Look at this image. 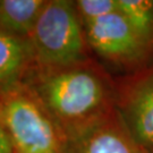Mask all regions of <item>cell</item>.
<instances>
[{
	"label": "cell",
	"mask_w": 153,
	"mask_h": 153,
	"mask_svg": "<svg viewBox=\"0 0 153 153\" xmlns=\"http://www.w3.org/2000/svg\"><path fill=\"white\" fill-rule=\"evenodd\" d=\"M0 120L14 153H67L64 131L23 84L1 95Z\"/></svg>",
	"instance_id": "cell-2"
},
{
	"label": "cell",
	"mask_w": 153,
	"mask_h": 153,
	"mask_svg": "<svg viewBox=\"0 0 153 153\" xmlns=\"http://www.w3.org/2000/svg\"><path fill=\"white\" fill-rule=\"evenodd\" d=\"M0 111H1V97H0Z\"/></svg>",
	"instance_id": "cell-12"
},
{
	"label": "cell",
	"mask_w": 153,
	"mask_h": 153,
	"mask_svg": "<svg viewBox=\"0 0 153 153\" xmlns=\"http://www.w3.org/2000/svg\"><path fill=\"white\" fill-rule=\"evenodd\" d=\"M74 4L82 23L91 22L119 11L118 0H77Z\"/></svg>",
	"instance_id": "cell-10"
},
{
	"label": "cell",
	"mask_w": 153,
	"mask_h": 153,
	"mask_svg": "<svg viewBox=\"0 0 153 153\" xmlns=\"http://www.w3.org/2000/svg\"><path fill=\"white\" fill-rule=\"evenodd\" d=\"M28 41L36 66L60 67L90 59L74 1L47 0Z\"/></svg>",
	"instance_id": "cell-3"
},
{
	"label": "cell",
	"mask_w": 153,
	"mask_h": 153,
	"mask_svg": "<svg viewBox=\"0 0 153 153\" xmlns=\"http://www.w3.org/2000/svg\"><path fill=\"white\" fill-rule=\"evenodd\" d=\"M119 11L153 50V1L118 0Z\"/></svg>",
	"instance_id": "cell-9"
},
{
	"label": "cell",
	"mask_w": 153,
	"mask_h": 153,
	"mask_svg": "<svg viewBox=\"0 0 153 153\" xmlns=\"http://www.w3.org/2000/svg\"><path fill=\"white\" fill-rule=\"evenodd\" d=\"M47 0H0V30L30 40Z\"/></svg>",
	"instance_id": "cell-8"
},
{
	"label": "cell",
	"mask_w": 153,
	"mask_h": 153,
	"mask_svg": "<svg viewBox=\"0 0 153 153\" xmlns=\"http://www.w3.org/2000/svg\"><path fill=\"white\" fill-rule=\"evenodd\" d=\"M82 24L88 48L112 65L136 67L152 52L120 11Z\"/></svg>",
	"instance_id": "cell-4"
},
{
	"label": "cell",
	"mask_w": 153,
	"mask_h": 153,
	"mask_svg": "<svg viewBox=\"0 0 153 153\" xmlns=\"http://www.w3.org/2000/svg\"><path fill=\"white\" fill-rule=\"evenodd\" d=\"M33 65L30 41L0 30V97L22 85Z\"/></svg>",
	"instance_id": "cell-7"
},
{
	"label": "cell",
	"mask_w": 153,
	"mask_h": 153,
	"mask_svg": "<svg viewBox=\"0 0 153 153\" xmlns=\"http://www.w3.org/2000/svg\"><path fill=\"white\" fill-rule=\"evenodd\" d=\"M116 109L137 145L145 153H153V69L121 90Z\"/></svg>",
	"instance_id": "cell-5"
},
{
	"label": "cell",
	"mask_w": 153,
	"mask_h": 153,
	"mask_svg": "<svg viewBox=\"0 0 153 153\" xmlns=\"http://www.w3.org/2000/svg\"><path fill=\"white\" fill-rule=\"evenodd\" d=\"M67 153H145L136 144L117 109L68 137Z\"/></svg>",
	"instance_id": "cell-6"
},
{
	"label": "cell",
	"mask_w": 153,
	"mask_h": 153,
	"mask_svg": "<svg viewBox=\"0 0 153 153\" xmlns=\"http://www.w3.org/2000/svg\"><path fill=\"white\" fill-rule=\"evenodd\" d=\"M23 85L47 109L67 138L116 108L115 88L91 59L60 67L33 65Z\"/></svg>",
	"instance_id": "cell-1"
},
{
	"label": "cell",
	"mask_w": 153,
	"mask_h": 153,
	"mask_svg": "<svg viewBox=\"0 0 153 153\" xmlns=\"http://www.w3.org/2000/svg\"><path fill=\"white\" fill-rule=\"evenodd\" d=\"M0 153H14L9 136L0 120Z\"/></svg>",
	"instance_id": "cell-11"
}]
</instances>
